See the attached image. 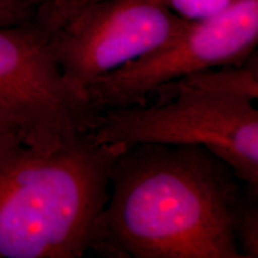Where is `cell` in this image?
<instances>
[{
  "label": "cell",
  "mask_w": 258,
  "mask_h": 258,
  "mask_svg": "<svg viewBox=\"0 0 258 258\" xmlns=\"http://www.w3.org/2000/svg\"><path fill=\"white\" fill-rule=\"evenodd\" d=\"M238 180L203 146L125 145L112 163L90 250L108 258H243Z\"/></svg>",
  "instance_id": "obj_1"
},
{
  "label": "cell",
  "mask_w": 258,
  "mask_h": 258,
  "mask_svg": "<svg viewBox=\"0 0 258 258\" xmlns=\"http://www.w3.org/2000/svg\"><path fill=\"white\" fill-rule=\"evenodd\" d=\"M125 145L84 132L44 152L16 134L0 139V258L83 257Z\"/></svg>",
  "instance_id": "obj_2"
},
{
  "label": "cell",
  "mask_w": 258,
  "mask_h": 258,
  "mask_svg": "<svg viewBox=\"0 0 258 258\" xmlns=\"http://www.w3.org/2000/svg\"><path fill=\"white\" fill-rule=\"evenodd\" d=\"M159 90L171 91L172 97L153 105L98 110L86 132L90 139L96 144L203 146L224 159L238 179L258 188V110L252 99L183 79Z\"/></svg>",
  "instance_id": "obj_3"
},
{
  "label": "cell",
  "mask_w": 258,
  "mask_h": 258,
  "mask_svg": "<svg viewBox=\"0 0 258 258\" xmlns=\"http://www.w3.org/2000/svg\"><path fill=\"white\" fill-rule=\"evenodd\" d=\"M35 18L64 78L84 95L90 84L163 46L188 22L161 0H95L78 6L47 0Z\"/></svg>",
  "instance_id": "obj_4"
},
{
  "label": "cell",
  "mask_w": 258,
  "mask_h": 258,
  "mask_svg": "<svg viewBox=\"0 0 258 258\" xmlns=\"http://www.w3.org/2000/svg\"><path fill=\"white\" fill-rule=\"evenodd\" d=\"M97 112L64 78L36 18L0 27V123L50 152L90 131Z\"/></svg>",
  "instance_id": "obj_5"
},
{
  "label": "cell",
  "mask_w": 258,
  "mask_h": 258,
  "mask_svg": "<svg viewBox=\"0 0 258 258\" xmlns=\"http://www.w3.org/2000/svg\"><path fill=\"white\" fill-rule=\"evenodd\" d=\"M257 43L258 0H238L212 17L188 21L163 46L90 84L85 96L97 111L144 105L151 93L189 74L240 66Z\"/></svg>",
  "instance_id": "obj_6"
},
{
  "label": "cell",
  "mask_w": 258,
  "mask_h": 258,
  "mask_svg": "<svg viewBox=\"0 0 258 258\" xmlns=\"http://www.w3.org/2000/svg\"><path fill=\"white\" fill-rule=\"evenodd\" d=\"M258 188L245 186L235 217V237L243 258L258 257Z\"/></svg>",
  "instance_id": "obj_7"
},
{
  "label": "cell",
  "mask_w": 258,
  "mask_h": 258,
  "mask_svg": "<svg viewBox=\"0 0 258 258\" xmlns=\"http://www.w3.org/2000/svg\"><path fill=\"white\" fill-rule=\"evenodd\" d=\"M171 11L188 21L212 17L238 0H161Z\"/></svg>",
  "instance_id": "obj_8"
},
{
  "label": "cell",
  "mask_w": 258,
  "mask_h": 258,
  "mask_svg": "<svg viewBox=\"0 0 258 258\" xmlns=\"http://www.w3.org/2000/svg\"><path fill=\"white\" fill-rule=\"evenodd\" d=\"M36 9L27 0H0V27L27 23L35 17Z\"/></svg>",
  "instance_id": "obj_9"
},
{
  "label": "cell",
  "mask_w": 258,
  "mask_h": 258,
  "mask_svg": "<svg viewBox=\"0 0 258 258\" xmlns=\"http://www.w3.org/2000/svg\"><path fill=\"white\" fill-rule=\"evenodd\" d=\"M54 3L60 5H66V6H78L83 4H88V3L95 2V0H53Z\"/></svg>",
  "instance_id": "obj_10"
},
{
  "label": "cell",
  "mask_w": 258,
  "mask_h": 258,
  "mask_svg": "<svg viewBox=\"0 0 258 258\" xmlns=\"http://www.w3.org/2000/svg\"><path fill=\"white\" fill-rule=\"evenodd\" d=\"M11 134H16V133L14 131H12L11 128H9L8 125L0 123V139L9 137V135H11ZM16 135H17V134H16ZM17 137H18V135H17ZM19 139H21V138H19Z\"/></svg>",
  "instance_id": "obj_11"
},
{
  "label": "cell",
  "mask_w": 258,
  "mask_h": 258,
  "mask_svg": "<svg viewBox=\"0 0 258 258\" xmlns=\"http://www.w3.org/2000/svg\"><path fill=\"white\" fill-rule=\"evenodd\" d=\"M27 2L30 3V4H32L34 6H36V8H38L41 4H43V3H46L47 0H27Z\"/></svg>",
  "instance_id": "obj_12"
}]
</instances>
